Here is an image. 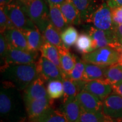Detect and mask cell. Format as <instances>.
<instances>
[{"instance_id": "obj_26", "label": "cell", "mask_w": 122, "mask_h": 122, "mask_svg": "<svg viewBox=\"0 0 122 122\" xmlns=\"http://www.w3.org/2000/svg\"><path fill=\"white\" fill-rule=\"evenodd\" d=\"M40 52L41 56L52 62L61 70L59 50L57 46L45 42L41 48Z\"/></svg>"}, {"instance_id": "obj_7", "label": "cell", "mask_w": 122, "mask_h": 122, "mask_svg": "<svg viewBox=\"0 0 122 122\" xmlns=\"http://www.w3.org/2000/svg\"><path fill=\"white\" fill-rule=\"evenodd\" d=\"M86 23H91L96 28L102 30H114L115 24L112 20L111 10L106 2H103L90 15Z\"/></svg>"}, {"instance_id": "obj_32", "label": "cell", "mask_w": 122, "mask_h": 122, "mask_svg": "<svg viewBox=\"0 0 122 122\" xmlns=\"http://www.w3.org/2000/svg\"><path fill=\"white\" fill-rule=\"evenodd\" d=\"M86 62L83 59L77 58L76 63L71 72L68 75L66 78H69L74 81L82 80Z\"/></svg>"}, {"instance_id": "obj_24", "label": "cell", "mask_w": 122, "mask_h": 122, "mask_svg": "<svg viewBox=\"0 0 122 122\" xmlns=\"http://www.w3.org/2000/svg\"><path fill=\"white\" fill-rule=\"evenodd\" d=\"M41 33L46 42L52 44L58 48L65 46L62 41L61 33L53 26L50 22Z\"/></svg>"}, {"instance_id": "obj_11", "label": "cell", "mask_w": 122, "mask_h": 122, "mask_svg": "<svg viewBox=\"0 0 122 122\" xmlns=\"http://www.w3.org/2000/svg\"><path fill=\"white\" fill-rule=\"evenodd\" d=\"M81 109L89 112L102 111L103 101L89 92L82 90L76 96Z\"/></svg>"}, {"instance_id": "obj_38", "label": "cell", "mask_w": 122, "mask_h": 122, "mask_svg": "<svg viewBox=\"0 0 122 122\" xmlns=\"http://www.w3.org/2000/svg\"><path fill=\"white\" fill-rule=\"evenodd\" d=\"M113 92L119 94L122 97V83L111 85Z\"/></svg>"}, {"instance_id": "obj_8", "label": "cell", "mask_w": 122, "mask_h": 122, "mask_svg": "<svg viewBox=\"0 0 122 122\" xmlns=\"http://www.w3.org/2000/svg\"><path fill=\"white\" fill-rule=\"evenodd\" d=\"M39 57L38 51H32L12 48L9 46L4 63L1 65V68L9 65H23L37 62Z\"/></svg>"}, {"instance_id": "obj_6", "label": "cell", "mask_w": 122, "mask_h": 122, "mask_svg": "<svg viewBox=\"0 0 122 122\" xmlns=\"http://www.w3.org/2000/svg\"><path fill=\"white\" fill-rule=\"evenodd\" d=\"M88 33L92 40L94 50L104 47H111L122 51V46L119 41L115 30H102L92 26L88 30Z\"/></svg>"}, {"instance_id": "obj_22", "label": "cell", "mask_w": 122, "mask_h": 122, "mask_svg": "<svg viewBox=\"0 0 122 122\" xmlns=\"http://www.w3.org/2000/svg\"><path fill=\"white\" fill-rule=\"evenodd\" d=\"M106 68L96 64L86 62L82 80L86 82L95 80H105Z\"/></svg>"}, {"instance_id": "obj_44", "label": "cell", "mask_w": 122, "mask_h": 122, "mask_svg": "<svg viewBox=\"0 0 122 122\" xmlns=\"http://www.w3.org/2000/svg\"><path fill=\"white\" fill-rule=\"evenodd\" d=\"M102 1H107V0H102Z\"/></svg>"}, {"instance_id": "obj_17", "label": "cell", "mask_w": 122, "mask_h": 122, "mask_svg": "<svg viewBox=\"0 0 122 122\" xmlns=\"http://www.w3.org/2000/svg\"><path fill=\"white\" fill-rule=\"evenodd\" d=\"M80 13L82 22H86L92 14L98 8V0H69Z\"/></svg>"}, {"instance_id": "obj_18", "label": "cell", "mask_w": 122, "mask_h": 122, "mask_svg": "<svg viewBox=\"0 0 122 122\" xmlns=\"http://www.w3.org/2000/svg\"><path fill=\"white\" fill-rule=\"evenodd\" d=\"M61 67L63 72V78L66 77L74 68L77 61V57L72 54L65 46L58 48Z\"/></svg>"}, {"instance_id": "obj_12", "label": "cell", "mask_w": 122, "mask_h": 122, "mask_svg": "<svg viewBox=\"0 0 122 122\" xmlns=\"http://www.w3.org/2000/svg\"><path fill=\"white\" fill-rule=\"evenodd\" d=\"M45 81L43 79L39 76L23 91V97L25 104L31 101L49 97Z\"/></svg>"}, {"instance_id": "obj_43", "label": "cell", "mask_w": 122, "mask_h": 122, "mask_svg": "<svg viewBox=\"0 0 122 122\" xmlns=\"http://www.w3.org/2000/svg\"><path fill=\"white\" fill-rule=\"evenodd\" d=\"M119 63L122 64V54H121V57H120V61Z\"/></svg>"}, {"instance_id": "obj_41", "label": "cell", "mask_w": 122, "mask_h": 122, "mask_svg": "<svg viewBox=\"0 0 122 122\" xmlns=\"http://www.w3.org/2000/svg\"><path fill=\"white\" fill-rule=\"evenodd\" d=\"M14 0H0V6L1 7H4L5 6L10 4Z\"/></svg>"}, {"instance_id": "obj_27", "label": "cell", "mask_w": 122, "mask_h": 122, "mask_svg": "<svg viewBox=\"0 0 122 122\" xmlns=\"http://www.w3.org/2000/svg\"><path fill=\"white\" fill-rule=\"evenodd\" d=\"M75 49L79 53L83 54L93 51L92 40L88 33H81L79 35L75 43Z\"/></svg>"}, {"instance_id": "obj_31", "label": "cell", "mask_w": 122, "mask_h": 122, "mask_svg": "<svg viewBox=\"0 0 122 122\" xmlns=\"http://www.w3.org/2000/svg\"><path fill=\"white\" fill-rule=\"evenodd\" d=\"M106 116L101 112H89L82 110L79 122H103Z\"/></svg>"}, {"instance_id": "obj_14", "label": "cell", "mask_w": 122, "mask_h": 122, "mask_svg": "<svg viewBox=\"0 0 122 122\" xmlns=\"http://www.w3.org/2000/svg\"><path fill=\"white\" fill-rule=\"evenodd\" d=\"M53 99L49 97L31 101L25 103L27 114L29 120H33L39 117L51 106Z\"/></svg>"}, {"instance_id": "obj_4", "label": "cell", "mask_w": 122, "mask_h": 122, "mask_svg": "<svg viewBox=\"0 0 122 122\" xmlns=\"http://www.w3.org/2000/svg\"><path fill=\"white\" fill-rule=\"evenodd\" d=\"M122 51L111 47H104L83 54L82 59L85 62L107 67L119 62Z\"/></svg>"}, {"instance_id": "obj_30", "label": "cell", "mask_w": 122, "mask_h": 122, "mask_svg": "<svg viewBox=\"0 0 122 122\" xmlns=\"http://www.w3.org/2000/svg\"><path fill=\"white\" fill-rule=\"evenodd\" d=\"M46 90L50 98L57 99L63 96V85L62 81L51 80L47 81Z\"/></svg>"}, {"instance_id": "obj_13", "label": "cell", "mask_w": 122, "mask_h": 122, "mask_svg": "<svg viewBox=\"0 0 122 122\" xmlns=\"http://www.w3.org/2000/svg\"><path fill=\"white\" fill-rule=\"evenodd\" d=\"M83 90L94 94L102 101L113 91L111 85L105 80H95L86 82Z\"/></svg>"}, {"instance_id": "obj_40", "label": "cell", "mask_w": 122, "mask_h": 122, "mask_svg": "<svg viewBox=\"0 0 122 122\" xmlns=\"http://www.w3.org/2000/svg\"><path fill=\"white\" fill-rule=\"evenodd\" d=\"M103 122H122V119H113L106 116V118Z\"/></svg>"}, {"instance_id": "obj_42", "label": "cell", "mask_w": 122, "mask_h": 122, "mask_svg": "<svg viewBox=\"0 0 122 122\" xmlns=\"http://www.w3.org/2000/svg\"><path fill=\"white\" fill-rule=\"evenodd\" d=\"M27 1V0H14L13 1H16V2H23V1Z\"/></svg>"}, {"instance_id": "obj_23", "label": "cell", "mask_w": 122, "mask_h": 122, "mask_svg": "<svg viewBox=\"0 0 122 122\" xmlns=\"http://www.w3.org/2000/svg\"><path fill=\"white\" fill-rule=\"evenodd\" d=\"M23 32L26 37L29 50L32 51H38L40 50L45 41L41 32L39 29Z\"/></svg>"}, {"instance_id": "obj_5", "label": "cell", "mask_w": 122, "mask_h": 122, "mask_svg": "<svg viewBox=\"0 0 122 122\" xmlns=\"http://www.w3.org/2000/svg\"><path fill=\"white\" fill-rule=\"evenodd\" d=\"M3 9L5 13L16 28L22 31L38 29L22 6L18 3L13 1L10 4L5 6Z\"/></svg>"}, {"instance_id": "obj_15", "label": "cell", "mask_w": 122, "mask_h": 122, "mask_svg": "<svg viewBox=\"0 0 122 122\" xmlns=\"http://www.w3.org/2000/svg\"><path fill=\"white\" fill-rule=\"evenodd\" d=\"M4 34L10 47L29 50L26 37L22 30L14 27L7 29Z\"/></svg>"}, {"instance_id": "obj_1", "label": "cell", "mask_w": 122, "mask_h": 122, "mask_svg": "<svg viewBox=\"0 0 122 122\" xmlns=\"http://www.w3.org/2000/svg\"><path fill=\"white\" fill-rule=\"evenodd\" d=\"M20 91L9 82L2 81L0 92L1 118L10 122H23L27 111Z\"/></svg>"}, {"instance_id": "obj_33", "label": "cell", "mask_w": 122, "mask_h": 122, "mask_svg": "<svg viewBox=\"0 0 122 122\" xmlns=\"http://www.w3.org/2000/svg\"><path fill=\"white\" fill-rule=\"evenodd\" d=\"M14 27H15L14 25L5 13L3 7H1V9H0V30H1V33H4L7 29L14 28Z\"/></svg>"}, {"instance_id": "obj_36", "label": "cell", "mask_w": 122, "mask_h": 122, "mask_svg": "<svg viewBox=\"0 0 122 122\" xmlns=\"http://www.w3.org/2000/svg\"><path fill=\"white\" fill-rule=\"evenodd\" d=\"M106 3L111 9L122 6V0H107Z\"/></svg>"}, {"instance_id": "obj_16", "label": "cell", "mask_w": 122, "mask_h": 122, "mask_svg": "<svg viewBox=\"0 0 122 122\" xmlns=\"http://www.w3.org/2000/svg\"><path fill=\"white\" fill-rule=\"evenodd\" d=\"M60 110L68 122H79L82 109L76 97H72L63 101Z\"/></svg>"}, {"instance_id": "obj_3", "label": "cell", "mask_w": 122, "mask_h": 122, "mask_svg": "<svg viewBox=\"0 0 122 122\" xmlns=\"http://www.w3.org/2000/svg\"><path fill=\"white\" fill-rule=\"evenodd\" d=\"M32 20L41 32L45 30L49 20V6L45 0H27L23 2H16Z\"/></svg>"}, {"instance_id": "obj_35", "label": "cell", "mask_w": 122, "mask_h": 122, "mask_svg": "<svg viewBox=\"0 0 122 122\" xmlns=\"http://www.w3.org/2000/svg\"><path fill=\"white\" fill-rule=\"evenodd\" d=\"M112 20L115 25L122 24V6L111 9Z\"/></svg>"}, {"instance_id": "obj_10", "label": "cell", "mask_w": 122, "mask_h": 122, "mask_svg": "<svg viewBox=\"0 0 122 122\" xmlns=\"http://www.w3.org/2000/svg\"><path fill=\"white\" fill-rule=\"evenodd\" d=\"M102 111L107 117L122 119V97L112 93L103 101Z\"/></svg>"}, {"instance_id": "obj_20", "label": "cell", "mask_w": 122, "mask_h": 122, "mask_svg": "<svg viewBox=\"0 0 122 122\" xmlns=\"http://www.w3.org/2000/svg\"><path fill=\"white\" fill-rule=\"evenodd\" d=\"M49 6L50 22L58 31L61 33L67 27L69 26L66 20L61 11L60 7L57 5Z\"/></svg>"}, {"instance_id": "obj_25", "label": "cell", "mask_w": 122, "mask_h": 122, "mask_svg": "<svg viewBox=\"0 0 122 122\" xmlns=\"http://www.w3.org/2000/svg\"><path fill=\"white\" fill-rule=\"evenodd\" d=\"M105 80L110 84L122 83V65L118 63L107 67L105 72Z\"/></svg>"}, {"instance_id": "obj_28", "label": "cell", "mask_w": 122, "mask_h": 122, "mask_svg": "<svg viewBox=\"0 0 122 122\" xmlns=\"http://www.w3.org/2000/svg\"><path fill=\"white\" fill-rule=\"evenodd\" d=\"M63 85L64 94L62 97L63 101L72 97H76V95L82 91L80 85L77 81H74L69 78H63L62 80Z\"/></svg>"}, {"instance_id": "obj_34", "label": "cell", "mask_w": 122, "mask_h": 122, "mask_svg": "<svg viewBox=\"0 0 122 122\" xmlns=\"http://www.w3.org/2000/svg\"><path fill=\"white\" fill-rule=\"evenodd\" d=\"M9 48V45L4 33L0 35V56H1V65L4 63L5 59Z\"/></svg>"}, {"instance_id": "obj_39", "label": "cell", "mask_w": 122, "mask_h": 122, "mask_svg": "<svg viewBox=\"0 0 122 122\" xmlns=\"http://www.w3.org/2000/svg\"><path fill=\"white\" fill-rule=\"evenodd\" d=\"M49 5L59 6L65 2L66 0H45Z\"/></svg>"}, {"instance_id": "obj_29", "label": "cell", "mask_w": 122, "mask_h": 122, "mask_svg": "<svg viewBox=\"0 0 122 122\" xmlns=\"http://www.w3.org/2000/svg\"><path fill=\"white\" fill-rule=\"evenodd\" d=\"M78 36V32L72 25H69L61 33V39L63 45L68 49L75 44Z\"/></svg>"}, {"instance_id": "obj_21", "label": "cell", "mask_w": 122, "mask_h": 122, "mask_svg": "<svg viewBox=\"0 0 122 122\" xmlns=\"http://www.w3.org/2000/svg\"><path fill=\"white\" fill-rule=\"evenodd\" d=\"M30 122H68L60 110H57L52 105L40 115Z\"/></svg>"}, {"instance_id": "obj_19", "label": "cell", "mask_w": 122, "mask_h": 122, "mask_svg": "<svg viewBox=\"0 0 122 122\" xmlns=\"http://www.w3.org/2000/svg\"><path fill=\"white\" fill-rule=\"evenodd\" d=\"M59 6L69 25H77L81 23L80 13L71 1L66 0Z\"/></svg>"}, {"instance_id": "obj_2", "label": "cell", "mask_w": 122, "mask_h": 122, "mask_svg": "<svg viewBox=\"0 0 122 122\" xmlns=\"http://www.w3.org/2000/svg\"><path fill=\"white\" fill-rule=\"evenodd\" d=\"M2 81L9 82L19 91H24L40 76L37 62L9 65L1 68Z\"/></svg>"}, {"instance_id": "obj_37", "label": "cell", "mask_w": 122, "mask_h": 122, "mask_svg": "<svg viewBox=\"0 0 122 122\" xmlns=\"http://www.w3.org/2000/svg\"><path fill=\"white\" fill-rule=\"evenodd\" d=\"M114 30L119 41L122 46V24L115 25Z\"/></svg>"}, {"instance_id": "obj_9", "label": "cell", "mask_w": 122, "mask_h": 122, "mask_svg": "<svg viewBox=\"0 0 122 122\" xmlns=\"http://www.w3.org/2000/svg\"><path fill=\"white\" fill-rule=\"evenodd\" d=\"M37 63L40 76L45 81L51 80H63V75L62 70L49 59L41 56Z\"/></svg>"}]
</instances>
